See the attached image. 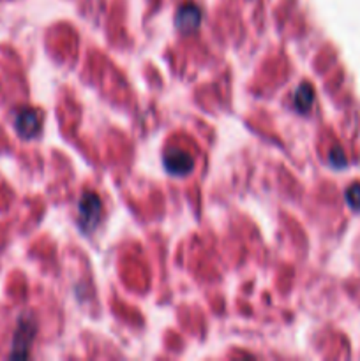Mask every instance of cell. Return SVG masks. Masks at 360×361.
Returning <instances> with one entry per match:
<instances>
[{
  "instance_id": "6da1fadb",
  "label": "cell",
  "mask_w": 360,
  "mask_h": 361,
  "mask_svg": "<svg viewBox=\"0 0 360 361\" xmlns=\"http://www.w3.org/2000/svg\"><path fill=\"white\" fill-rule=\"evenodd\" d=\"M78 212H80V228L85 233L94 231L102 214L101 197L95 192H85L78 203Z\"/></svg>"
},
{
  "instance_id": "7a4b0ae2",
  "label": "cell",
  "mask_w": 360,
  "mask_h": 361,
  "mask_svg": "<svg viewBox=\"0 0 360 361\" xmlns=\"http://www.w3.org/2000/svg\"><path fill=\"white\" fill-rule=\"evenodd\" d=\"M35 330L37 328H35V321L32 317H21L13 338L11 358H28V351H30L32 341L35 337Z\"/></svg>"
},
{
  "instance_id": "3957f363",
  "label": "cell",
  "mask_w": 360,
  "mask_h": 361,
  "mask_svg": "<svg viewBox=\"0 0 360 361\" xmlns=\"http://www.w3.org/2000/svg\"><path fill=\"white\" fill-rule=\"evenodd\" d=\"M162 162H164L166 171L173 176H186L194 168L193 155L186 150H179V148H172L166 152Z\"/></svg>"
},
{
  "instance_id": "277c9868",
  "label": "cell",
  "mask_w": 360,
  "mask_h": 361,
  "mask_svg": "<svg viewBox=\"0 0 360 361\" xmlns=\"http://www.w3.org/2000/svg\"><path fill=\"white\" fill-rule=\"evenodd\" d=\"M201 23V11L196 4L186 2L179 7L175 14V25L182 34H191Z\"/></svg>"
},
{
  "instance_id": "5b68a950",
  "label": "cell",
  "mask_w": 360,
  "mask_h": 361,
  "mask_svg": "<svg viewBox=\"0 0 360 361\" xmlns=\"http://www.w3.org/2000/svg\"><path fill=\"white\" fill-rule=\"evenodd\" d=\"M14 127L20 133V136L34 137L39 133L41 122H39V116L34 109L25 108L21 111H18L16 118H14Z\"/></svg>"
},
{
  "instance_id": "8992f818",
  "label": "cell",
  "mask_w": 360,
  "mask_h": 361,
  "mask_svg": "<svg viewBox=\"0 0 360 361\" xmlns=\"http://www.w3.org/2000/svg\"><path fill=\"white\" fill-rule=\"evenodd\" d=\"M293 101H295V108L296 111L300 113H307L311 109V106H313L314 102V90L311 85L307 83H302L299 88H296L295 92V97H293Z\"/></svg>"
},
{
  "instance_id": "52a82bcc",
  "label": "cell",
  "mask_w": 360,
  "mask_h": 361,
  "mask_svg": "<svg viewBox=\"0 0 360 361\" xmlns=\"http://www.w3.org/2000/svg\"><path fill=\"white\" fill-rule=\"evenodd\" d=\"M346 201H348V204L353 210L360 212V183H353L352 187H348V190H346Z\"/></svg>"
},
{
  "instance_id": "ba28073f",
  "label": "cell",
  "mask_w": 360,
  "mask_h": 361,
  "mask_svg": "<svg viewBox=\"0 0 360 361\" xmlns=\"http://www.w3.org/2000/svg\"><path fill=\"white\" fill-rule=\"evenodd\" d=\"M330 162L334 166H337V168H342V166L346 164V157L344 154H342L341 148H334V150L330 152Z\"/></svg>"
}]
</instances>
